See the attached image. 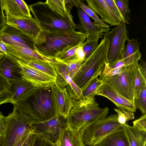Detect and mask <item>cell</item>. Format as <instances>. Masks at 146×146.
I'll return each instance as SVG.
<instances>
[{"label": "cell", "instance_id": "obj_7", "mask_svg": "<svg viewBox=\"0 0 146 146\" xmlns=\"http://www.w3.org/2000/svg\"><path fill=\"white\" fill-rule=\"evenodd\" d=\"M123 131L122 125L118 121L117 114L111 115L80 131L85 146L99 144L108 136Z\"/></svg>", "mask_w": 146, "mask_h": 146}, {"label": "cell", "instance_id": "obj_17", "mask_svg": "<svg viewBox=\"0 0 146 146\" xmlns=\"http://www.w3.org/2000/svg\"><path fill=\"white\" fill-rule=\"evenodd\" d=\"M104 96L111 101L121 109L133 112L136 111L134 105L120 95L107 84H104L100 87L96 95Z\"/></svg>", "mask_w": 146, "mask_h": 146}, {"label": "cell", "instance_id": "obj_12", "mask_svg": "<svg viewBox=\"0 0 146 146\" xmlns=\"http://www.w3.org/2000/svg\"><path fill=\"white\" fill-rule=\"evenodd\" d=\"M0 38L5 44L12 45H18L35 50L34 39L6 24L0 30Z\"/></svg>", "mask_w": 146, "mask_h": 146}, {"label": "cell", "instance_id": "obj_40", "mask_svg": "<svg viewBox=\"0 0 146 146\" xmlns=\"http://www.w3.org/2000/svg\"><path fill=\"white\" fill-rule=\"evenodd\" d=\"M83 62H78L66 64L69 75L72 79L81 68Z\"/></svg>", "mask_w": 146, "mask_h": 146}, {"label": "cell", "instance_id": "obj_50", "mask_svg": "<svg viewBox=\"0 0 146 146\" xmlns=\"http://www.w3.org/2000/svg\"><path fill=\"white\" fill-rule=\"evenodd\" d=\"M33 131L28 132L25 134L19 140L15 146H22L30 134Z\"/></svg>", "mask_w": 146, "mask_h": 146}, {"label": "cell", "instance_id": "obj_16", "mask_svg": "<svg viewBox=\"0 0 146 146\" xmlns=\"http://www.w3.org/2000/svg\"><path fill=\"white\" fill-rule=\"evenodd\" d=\"M6 24L20 31L35 40L41 29L38 22L32 17L6 16Z\"/></svg>", "mask_w": 146, "mask_h": 146}, {"label": "cell", "instance_id": "obj_31", "mask_svg": "<svg viewBox=\"0 0 146 146\" xmlns=\"http://www.w3.org/2000/svg\"><path fill=\"white\" fill-rule=\"evenodd\" d=\"M140 42L137 39L133 38L127 41L121 59L125 58L140 51Z\"/></svg>", "mask_w": 146, "mask_h": 146}, {"label": "cell", "instance_id": "obj_33", "mask_svg": "<svg viewBox=\"0 0 146 146\" xmlns=\"http://www.w3.org/2000/svg\"><path fill=\"white\" fill-rule=\"evenodd\" d=\"M80 8L82 9L88 15L92 18L97 25L103 27L109 28L110 26L103 22L99 18L97 14L87 5L83 0H78Z\"/></svg>", "mask_w": 146, "mask_h": 146}, {"label": "cell", "instance_id": "obj_54", "mask_svg": "<svg viewBox=\"0 0 146 146\" xmlns=\"http://www.w3.org/2000/svg\"><path fill=\"white\" fill-rule=\"evenodd\" d=\"M5 55L4 53L0 52V61L2 59Z\"/></svg>", "mask_w": 146, "mask_h": 146}, {"label": "cell", "instance_id": "obj_46", "mask_svg": "<svg viewBox=\"0 0 146 146\" xmlns=\"http://www.w3.org/2000/svg\"><path fill=\"white\" fill-rule=\"evenodd\" d=\"M6 24V17L3 9L2 0H0V30Z\"/></svg>", "mask_w": 146, "mask_h": 146}, {"label": "cell", "instance_id": "obj_21", "mask_svg": "<svg viewBox=\"0 0 146 146\" xmlns=\"http://www.w3.org/2000/svg\"><path fill=\"white\" fill-rule=\"evenodd\" d=\"M5 44L7 47V52L23 62L30 59H37L50 62L53 61V60L44 57L35 50L29 48L18 45H12Z\"/></svg>", "mask_w": 146, "mask_h": 146}, {"label": "cell", "instance_id": "obj_52", "mask_svg": "<svg viewBox=\"0 0 146 146\" xmlns=\"http://www.w3.org/2000/svg\"><path fill=\"white\" fill-rule=\"evenodd\" d=\"M0 52L4 53L6 56H7L9 54V53L7 52V49L6 45L0 38Z\"/></svg>", "mask_w": 146, "mask_h": 146}, {"label": "cell", "instance_id": "obj_51", "mask_svg": "<svg viewBox=\"0 0 146 146\" xmlns=\"http://www.w3.org/2000/svg\"><path fill=\"white\" fill-rule=\"evenodd\" d=\"M34 146H43V137L37 134Z\"/></svg>", "mask_w": 146, "mask_h": 146}, {"label": "cell", "instance_id": "obj_23", "mask_svg": "<svg viewBox=\"0 0 146 146\" xmlns=\"http://www.w3.org/2000/svg\"><path fill=\"white\" fill-rule=\"evenodd\" d=\"M33 86L31 83L23 78L9 81L8 91L12 103L16 104L21 96Z\"/></svg>", "mask_w": 146, "mask_h": 146}, {"label": "cell", "instance_id": "obj_35", "mask_svg": "<svg viewBox=\"0 0 146 146\" xmlns=\"http://www.w3.org/2000/svg\"><path fill=\"white\" fill-rule=\"evenodd\" d=\"M134 104L143 115L146 114V87L141 92L137 97L134 98Z\"/></svg>", "mask_w": 146, "mask_h": 146}, {"label": "cell", "instance_id": "obj_26", "mask_svg": "<svg viewBox=\"0 0 146 146\" xmlns=\"http://www.w3.org/2000/svg\"><path fill=\"white\" fill-rule=\"evenodd\" d=\"M99 144L100 146H129L127 139L123 131L110 135Z\"/></svg>", "mask_w": 146, "mask_h": 146}, {"label": "cell", "instance_id": "obj_18", "mask_svg": "<svg viewBox=\"0 0 146 146\" xmlns=\"http://www.w3.org/2000/svg\"><path fill=\"white\" fill-rule=\"evenodd\" d=\"M17 58L9 54L0 61V73L9 82L21 79V67Z\"/></svg>", "mask_w": 146, "mask_h": 146}, {"label": "cell", "instance_id": "obj_56", "mask_svg": "<svg viewBox=\"0 0 146 146\" xmlns=\"http://www.w3.org/2000/svg\"><path fill=\"white\" fill-rule=\"evenodd\" d=\"M90 146H100V145L99 144H97V145H94Z\"/></svg>", "mask_w": 146, "mask_h": 146}, {"label": "cell", "instance_id": "obj_2", "mask_svg": "<svg viewBox=\"0 0 146 146\" xmlns=\"http://www.w3.org/2000/svg\"><path fill=\"white\" fill-rule=\"evenodd\" d=\"M89 36L79 31L50 32L41 31L34 42L35 50L48 59L84 42Z\"/></svg>", "mask_w": 146, "mask_h": 146}, {"label": "cell", "instance_id": "obj_14", "mask_svg": "<svg viewBox=\"0 0 146 146\" xmlns=\"http://www.w3.org/2000/svg\"><path fill=\"white\" fill-rule=\"evenodd\" d=\"M51 91L56 115L59 114L67 118L74 100L68 93L66 88H61L55 83L51 86Z\"/></svg>", "mask_w": 146, "mask_h": 146}, {"label": "cell", "instance_id": "obj_42", "mask_svg": "<svg viewBox=\"0 0 146 146\" xmlns=\"http://www.w3.org/2000/svg\"><path fill=\"white\" fill-rule=\"evenodd\" d=\"M85 44V42L80 44L76 50V54L78 62H83L85 61V55L83 50V47Z\"/></svg>", "mask_w": 146, "mask_h": 146}, {"label": "cell", "instance_id": "obj_29", "mask_svg": "<svg viewBox=\"0 0 146 146\" xmlns=\"http://www.w3.org/2000/svg\"><path fill=\"white\" fill-rule=\"evenodd\" d=\"M80 44L57 55L54 60L65 64L78 62L76 52L77 49Z\"/></svg>", "mask_w": 146, "mask_h": 146}, {"label": "cell", "instance_id": "obj_49", "mask_svg": "<svg viewBox=\"0 0 146 146\" xmlns=\"http://www.w3.org/2000/svg\"><path fill=\"white\" fill-rule=\"evenodd\" d=\"M67 5L71 10L74 6H76L78 8H80V6L78 0H65Z\"/></svg>", "mask_w": 146, "mask_h": 146}, {"label": "cell", "instance_id": "obj_36", "mask_svg": "<svg viewBox=\"0 0 146 146\" xmlns=\"http://www.w3.org/2000/svg\"><path fill=\"white\" fill-rule=\"evenodd\" d=\"M114 110L117 114L118 121L121 124H124L127 121L134 118V114L132 112L119 108H114Z\"/></svg>", "mask_w": 146, "mask_h": 146}, {"label": "cell", "instance_id": "obj_44", "mask_svg": "<svg viewBox=\"0 0 146 146\" xmlns=\"http://www.w3.org/2000/svg\"><path fill=\"white\" fill-rule=\"evenodd\" d=\"M37 134L34 132L32 133L22 146H34Z\"/></svg>", "mask_w": 146, "mask_h": 146}, {"label": "cell", "instance_id": "obj_41", "mask_svg": "<svg viewBox=\"0 0 146 146\" xmlns=\"http://www.w3.org/2000/svg\"><path fill=\"white\" fill-rule=\"evenodd\" d=\"M133 126L141 131H146V114L143 115L139 118L133 122Z\"/></svg>", "mask_w": 146, "mask_h": 146}, {"label": "cell", "instance_id": "obj_15", "mask_svg": "<svg viewBox=\"0 0 146 146\" xmlns=\"http://www.w3.org/2000/svg\"><path fill=\"white\" fill-rule=\"evenodd\" d=\"M22 70V78L31 83L33 86L40 87L51 86L56 78L32 68L17 59Z\"/></svg>", "mask_w": 146, "mask_h": 146}, {"label": "cell", "instance_id": "obj_37", "mask_svg": "<svg viewBox=\"0 0 146 146\" xmlns=\"http://www.w3.org/2000/svg\"><path fill=\"white\" fill-rule=\"evenodd\" d=\"M121 68H113L111 67L109 64L106 63L105 68L101 74L100 75L99 79L102 82L106 77L112 76L119 74L121 71Z\"/></svg>", "mask_w": 146, "mask_h": 146}, {"label": "cell", "instance_id": "obj_48", "mask_svg": "<svg viewBox=\"0 0 146 146\" xmlns=\"http://www.w3.org/2000/svg\"><path fill=\"white\" fill-rule=\"evenodd\" d=\"M140 60V62L138 63V67L139 70L143 76L144 77L146 78V63L143 60L141 59Z\"/></svg>", "mask_w": 146, "mask_h": 146}, {"label": "cell", "instance_id": "obj_57", "mask_svg": "<svg viewBox=\"0 0 146 146\" xmlns=\"http://www.w3.org/2000/svg\"><path fill=\"white\" fill-rule=\"evenodd\" d=\"M144 146H146V144Z\"/></svg>", "mask_w": 146, "mask_h": 146}, {"label": "cell", "instance_id": "obj_28", "mask_svg": "<svg viewBox=\"0 0 146 146\" xmlns=\"http://www.w3.org/2000/svg\"><path fill=\"white\" fill-rule=\"evenodd\" d=\"M97 76L93 79L82 90L84 98L95 100V97L100 87L104 83Z\"/></svg>", "mask_w": 146, "mask_h": 146}, {"label": "cell", "instance_id": "obj_1", "mask_svg": "<svg viewBox=\"0 0 146 146\" xmlns=\"http://www.w3.org/2000/svg\"><path fill=\"white\" fill-rule=\"evenodd\" d=\"M51 86H33L15 104L22 112L36 121H43L53 118L57 115L53 102Z\"/></svg>", "mask_w": 146, "mask_h": 146}, {"label": "cell", "instance_id": "obj_55", "mask_svg": "<svg viewBox=\"0 0 146 146\" xmlns=\"http://www.w3.org/2000/svg\"><path fill=\"white\" fill-rule=\"evenodd\" d=\"M3 137L0 139V146H2Z\"/></svg>", "mask_w": 146, "mask_h": 146}, {"label": "cell", "instance_id": "obj_53", "mask_svg": "<svg viewBox=\"0 0 146 146\" xmlns=\"http://www.w3.org/2000/svg\"><path fill=\"white\" fill-rule=\"evenodd\" d=\"M43 137V146H55V145Z\"/></svg>", "mask_w": 146, "mask_h": 146}, {"label": "cell", "instance_id": "obj_13", "mask_svg": "<svg viewBox=\"0 0 146 146\" xmlns=\"http://www.w3.org/2000/svg\"><path fill=\"white\" fill-rule=\"evenodd\" d=\"M77 10L79 21V23L76 25V28L80 32L88 34L86 41L98 40L102 37L103 33L110 30L109 28L102 27L92 22L90 17L80 8H78Z\"/></svg>", "mask_w": 146, "mask_h": 146}, {"label": "cell", "instance_id": "obj_25", "mask_svg": "<svg viewBox=\"0 0 146 146\" xmlns=\"http://www.w3.org/2000/svg\"><path fill=\"white\" fill-rule=\"evenodd\" d=\"M23 63L32 68L56 78L57 73L52 62L37 59H30Z\"/></svg>", "mask_w": 146, "mask_h": 146}, {"label": "cell", "instance_id": "obj_34", "mask_svg": "<svg viewBox=\"0 0 146 146\" xmlns=\"http://www.w3.org/2000/svg\"><path fill=\"white\" fill-rule=\"evenodd\" d=\"M121 15L125 20V23L129 24V13L131 12L129 7V2L128 0H114Z\"/></svg>", "mask_w": 146, "mask_h": 146}, {"label": "cell", "instance_id": "obj_3", "mask_svg": "<svg viewBox=\"0 0 146 146\" xmlns=\"http://www.w3.org/2000/svg\"><path fill=\"white\" fill-rule=\"evenodd\" d=\"M109 111L108 107L100 108L95 100L75 101L67 117L69 127L79 131L106 117Z\"/></svg>", "mask_w": 146, "mask_h": 146}, {"label": "cell", "instance_id": "obj_47", "mask_svg": "<svg viewBox=\"0 0 146 146\" xmlns=\"http://www.w3.org/2000/svg\"><path fill=\"white\" fill-rule=\"evenodd\" d=\"M5 129V117L0 112V139L3 137Z\"/></svg>", "mask_w": 146, "mask_h": 146}, {"label": "cell", "instance_id": "obj_4", "mask_svg": "<svg viewBox=\"0 0 146 146\" xmlns=\"http://www.w3.org/2000/svg\"><path fill=\"white\" fill-rule=\"evenodd\" d=\"M29 8L42 31H75L76 24L73 20L63 17L52 10L46 2H37L30 5Z\"/></svg>", "mask_w": 146, "mask_h": 146}, {"label": "cell", "instance_id": "obj_10", "mask_svg": "<svg viewBox=\"0 0 146 146\" xmlns=\"http://www.w3.org/2000/svg\"><path fill=\"white\" fill-rule=\"evenodd\" d=\"M69 127L68 118L58 114L42 122L35 121L33 125L34 132L55 144L62 131Z\"/></svg>", "mask_w": 146, "mask_h": 146}, {"label": "cell", "instance_id": "obj_22", "mask_svg": "<svg viewBox=\"0 0 146 146\" xmlns=\"http://www.w3.org/2000/svg\"><path fill=\"white\" fill-rule=\"evenodd\" d=\"M55 146H85L79 131L68 127L62 132Z\"/></svg>", "mask_w": 146, "mask_h": 146}, {"label": "cell", "instance_id": "obj_38", "mask_svg": "<svg viewBox=\"0 0 146 146\" xmlns=\"http://www.w3.org/2000/svg\"><path fill=\"white\" fill-rule=\"evenodd\" d=\"M98 40L85 42V44L83 47L85 55V60L94 53L98 47L99 45Z\"/></svg>", "mask_w": 146, "mask_h": 146}, {"label": "cell", "instance_id": "obj_45", "mask_svg": "<svg viewBox=\"0 0 146 146\" xmlns=\"http://www.w3.org/2000/svg\"><path fill=\"white\" fill-rule=\"evenodd\" d=\"M9 82L0 73V92L8 90Z\"/></svg>", "mask_w": 146, "mask_h": 146}, {"label": "cell", "instance_id": "obj_43", "mask_svg": "<svg viewBox=\"0 0 146 146\" xmlns=\"http://www.w3.org/2000/svg\"><path fill=\"white\" fill-rule=\"evenodd\" d=\"M7 103H12L8 90L0 92V105Z\"/></svg>", "mask_w": 146, "mask_h": 146}, {"label": "cell", "instance_id": "obj_24", "mask_svg": "<svg viewBox=\"0 0 146 146\" xmlns=\"http://www.w3.org/2000/svg\"><path fill=\"white\" fill-rule=\"evenodd\" d=\"M129 146H144L146 144V131H141L126 122L121 124Z\"/></svg>", "mask_w": 146, "mask_h": 146}, {"label": "cell", "instance_id": "obj_30", "mask_svg": "<svg viewBox=\"0 0 146 146\" xmlns=\"http://www.w3.org/2000/svg\"><path fill=\"white\" fill-rule=\"evenodd\" d=\"M133 85L134 98L137 97L146 87V78L140 72L138 64L135 69L133 78Z\"/></svg>", "mask_w": 146, "mask_h": 146}, {"label": "cell", "instance_id": "obj_19", "mask_svg": "<svg viewBox=\"0 0 146 146\" xmlns=\"http://www.w3.org/2000/svg\"><path fill=\"white\" fill-rule=\"evenodd\" d=\"M88 5L101 17V20L111 26H117L121 22L112 13L104 0H85Z\"/></svg>", "mask_w": 146, "mask_h": 146}, {"label": "cell", "instance_id": "obj_9", "mask_svg": "<svg viewBox=\"0 0 146 146\" xmlns=\"http://www.w3.org/2000/svg\"><path fill=\"white\" fill-rule=\"evenodd\" d=\"M138 61L122 68L120 73L103 80L104 84L110 86L120 95L134 104V98L133 78Z\"/></svg>", "mask_w": 146, "mask_h": 146}, {"label": "cell", "instance_id": "obj_20", "mask_svg": "<svg viewBox=\"0 0 146 146\" xmlns=\"http://www.w3.org/2000/svg\"><path fill=\"white\" fill-rule=\"evenodd\" d=\"M5 16L32 17L29 8L22 0H2Z\"/></svg>", "mask_w": 146, "mask_h": 146}, {"label": "cell", "instance_id": "obj_32", "mask_svg": "<svg viewBox=\"0 0 146 146\" xmlns=\"http://www.w3.org/2000/svg\"><path fill=\"white\" fill-rule=\"evenodd\" d=\"M142 54L140 52L135 53L125 58L119 60L110 64L113 68H120L138 61L141 59Z\"/></svg>", "mask_w": 146, "mask_h": 146}, {"label": "cell", "instance_id": "obj_6", "mask_svg": "<svg viewBox=\"0 0 146 146\" xmlns=\"http://www.w3.org/2000/svg\"><path fill=\"white\" fill-rule=\"evenodd\" d=\"M106 63L107 59L103 39L94 53L83 63L72 80L82 90L93 79L101 74Z\"/></svg>", "mask_w": 146, "mask_h": 146}, {"label": "cell", "instance_id": "obj_39", "mask_svg": "<svg viewBox=\"0 0 146 146\" xmlns=\"http://www.w3.org/2000/svg\"><path fill=\"white\" fill-rule=\"evenodd\" d=\"M105 2L110 8L112 13L121 22L125 23V20L115 3L114 0H104Z\"/></svg>", "mask_w": 146, "mask_h": 146}, {"label": "cell", "instance_id": "obj_5", "mask_svg": "<svg viewBox=\"0 0 146 146\" xmlns=\"http://www.w3.org/2000/svg\"><path fill=\"white\" fill-rule=\"evenodd\" d=\"M13 105L12 112L5 117L2 146H15L25 134L34 131L33 125L36 121L22 112L16 104Z\"/></svg>", "mask_w": 146, "mask_h": 146}, {"label": "cell", "instance_id": "obj_8", "mask_svg": "<svg viewBox=\"0 0 146 146\" xmlns=\"http://www.w3.org/2000/svg\"><path fill=\"white\" fill-rule=\"evenodd\" d=\"M107 62L110 64L121 59L126 41L129 40L126 24L119 25L103 33Z\"/></svg>", "mask_w": 146, "mask_h": 146}, {"label": "cell", "instance_id": "obj_11", "mask_svg": "<svg viewBox=\"0 0 146 146\" xmlns=\"http://www.w3.org/2000/svg\"><path fill=\"white\" fill-rule=\"evenodd\" d=\"M52 62L57 74L55 84L61 88H66L68 93L74 101L84 99L82 90L69 75L66 64L55 60Z\"/></svg>", "mask_w": 146, "mask_h": 146}, {"label": "cell", "instance_id": "obj_27", "mask_svg": "<svg viewBox=\"0 0 146 146\" xmlns=\"http://www.w3.org/2000/svg\"><path fill=\"white\" fill-rule=\"evenodd\" d=\"M50 8L64 17L73 19L71 9L66 5L65 0H47Z\"/></svg>", "mask_w": 146, "mask_h": 146}]
</instances>
